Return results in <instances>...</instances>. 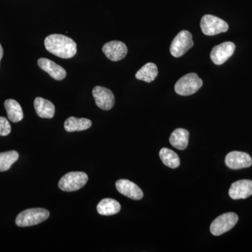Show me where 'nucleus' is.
Returning a JSON list of instances; mask_svg holds the SVG:
<instances>
[{
    "instance_id": "nucleus-18",
    "label": "nucleus",
    "mask_w": 252,
    "mask_h": 252,
    "mask_svg": "<svg viewBox=\"0 0 252 252\" xmlns=\"http://www.w3.org/2000/svg\"><path fill=\"white\" fill-rule=\"evenodd\" d=\"M91 126L92 122L89 119L73 117L68 118L64 124V129L69 132L87 130Z\"/></svg>"
},
{
    "instance_id": "nucleus-16",
    "label": "nucleus",
    "mask_w": 252,
    "mask_h": 252,
    "mask_svg": "<svg viewBox=\"0 0 252 252\" xmlns=\"http://www.w3.org/2000/svg\"><path fill=\"white\" fill-rule=\"evenodd\" d=\"M189 132L184 128L174 130L170 137V142L172 147L179 150H185L188 147Z\"/></svg>"
},
{
    "instance_id": "nucleus-17",
    "label": "nucleus",
    "mask_w": 252,
    "mask_h": 252,
    "mask_svg": "<svg viewBox=\"0 0 252 252\" xmlns=\"http://www.w3.org/2000/svg\"><path fill=\"white\" fill-rule=\"evenodd\" d=\"M121 205L117 200L112 198L102 199L97 206V211L103 216H111L119 213Z\"/></svg>"
},
{
    "instance_id": "nucleus-14",
    "label": "nucleus",
    "mask_w": 252,
    "mask_h": 252,
    "mask_svg": "<svg viewBox=\"0 0 252 252\" xmlns=\"http://www.w3.org/2000/svg\"><path fill=\"white\" fill-rule=\"evenodd\" d=\"M38 65L44 72L48 73L53 79L57 81L64 79L67 76V72L64 68L53 62L51 60L41 58L38 60Z\"/></svg>"
},
{
    "instance_id": "nucleus-1",
    "label": "nucleus",
    "mask_w": 252,
    "mask_h": 252,
    "mask_svg": "<svg viewBox=\"0 0 252 252\" xmlns=\"http://www.w3.org/2000/svg\"><path fill=\"white\" fill-rule=\"evenodd\" d=\"M44 45L49 52L61 59H71L77 54L75 41L63 34H50L44 40Z\"/></svg>"
},
{
    "instance_id": "nucleus-15",
    "label": "nucleus",
    "mask_w": 252,
    "mask_h": 252,
    "mask_svg": "<svg viewBox=\"0 0 252 252\" xmlns=\"http://www.w3.org/2000/svg\"><path fill=\"white\" fill-rule=\"evenodd\" d=\"M36 114L44 119H51L55 115V106L52 102L42 97H36L34 101Z\"/></svg>"
},
{
    "instance_id": "nucleus-12",
    "label": "nucleus",
    "mask_w": 252,
    "mask_h": 252,
    "mask_svg": "<svg viewBox=\"0 0 252 252\" xmlns=\"http://www.w3.org/2000/svg\"><path fill=\"white\" fill-rule=\"evenodd\" d=\"M228 194L233 200L249 198L252 195V181L243 180L233 182L230 186Z\"/></svg>"
},
{
    "instance_id": "nucleus-23",
    "label": "nucleus",
    "mask_w": 252,
    "mask_h": 252,
    "mask_svg": "<svg viewBox=\"0 0 252 252\" xmlns=\"http://www.w3.org/2000/svg\"><path fill=\"white\" fill-rule=\"evenodd\" d=\"M11 131V125L8 119L0 117V136H7Z\"/></svg>"
},
{
    "instance_id": "nucleus-2",
    "label": "nucleus",
    "mask_w": 252,
    "mask_h": 252,
    "mask_svg": "<svg viewBox=\"0 0 252 252\" xmlns=\"http://www.w3.org/2000/svg\"><path fill=\"white\" fill-rule=\"evenodd\" d=\"M49 212L44 208H32L21 212L16 219V224L19 227L35 225L47 220Z\"/></svg>"
},
{
    "instance_id": "nucleus-22",
    "label": "nucleus",
    "mask_w": 252,
    "mask_h": 252,
    "mask_svg": "<svg viewBox=\"0 0 252 252\" xmlns=\"http://www.w3.org/2000/svg\"><path fill=\"white\" fill-rule=\"evenodd\" d=\"M19 154L16 151L0 153V172H4L9 170L11 165L17 161Z\"/></svg>"
},
{
    "instance_id": "nucleus-10",
    "label": "nucleus",
    "mask_w": 252,
    "mask_h": 252,
    "mask_svg": "<svg viewBox=\"0 0 252 252\" xmlns=\"http://www.w3.org/2000/svg\"><path fill=\"white\" fill-rule=\"evenodd\" d=\"M225 162L227 167L232 170H240L251 166L252 158L248 154L235 151L227 154Z\"/></svg>"
},
{
    "instance_id": "nucleus-24",
    "label": "nucleus",
    "mask_w": 252,
    "mask_h": 252,
    "mask_svg": "<svg viewBox=\"0 0 252 252\" xmlns=\"http://www.w3.org/2000/svg\"><path fill=\"white\" fill-rule=\"evenodd\" d=\"M3 54H4V51H3L2 46L0 44V61L2 59Z\"/></svg>"
},
{
    "instance_id": "nucleus-13",
    "label": "nucleus",
    "mask_w": 252,
    "mask_h": 252,
    "mask_svg": "<svg viewBox=\"0 0 252 252\" xmlns=\"http://www.w3.org/2000/svg\"><path fill=\"white\" fill-rule=\"evenodd\" d=\"M116 187L119 193L132 200H141L143 191L137 185L127 180H120L116 182Z\"/></svg>"
},
{
    "instance_id": "nucleus-4",
    "label": "nucleus",
    "mask_w": 252,
    "mask_h": 252,
    "mask_svg": "<svg viewBox=\"0 0 252 252\" xmlns=\"http://www.w3.org/2000/svg\"><path fill=\"white\" fill-rule=\"evenodd\" d=\"M89 180L87 174L83 172H71L63 176L59 181V188L64 191H75L84 187Z\"/></svg>"
},
{
    "instance_id": "nucleus-3",
    "label": "nucleus",
    "mask_w": 252,
    "mask_h": 252,
    "mask_svg": "<svg viewBox=\"0 0 252 252\" xmlns=\"http://www.w3.org/2000/svg\"><path fill=\"white\" fill-rule=\"evenodd\" d=\"M203 80L195 73H189L180 78L175 84V91L177 94L188 96L195 94L203 86Z\"/></svg>"
},
{
    "instance_id": "nucleus-9",
    "label": "nucleus",
    "mask_w": 252,
    "mask_h": 252,
    "mask_svg": "<svg viewBox=\"0 0 252 252\" xmlns=\"http://www.w3.org/2000/svg\"><path fill=\"white\" fill-rule=\"evenodd\" d=\"M235 50L234 43L226 41L212 49L210 58L213 63L217 65L223 64L229 58L233 56Z\"/></svg>"
},
{
    "instance_id": "nucleus-21",
    "label": "nucleus",
    "mask_w": 252,
    "mask_h": 252,
    "mask_svg": "<svg viewBox=\"0 0 252 252\" xmlns=\"http://www.w3.org/2000/svg\"><path fill=\"white\" fill-rule=\"evenodd\" d=\"M160 159L162 162L165 164L166 166L170 168L175 169L180 166V159L177 154L171 149L167 148H162L160 149Z\"/></svg>"
},
{
    "instance_id": "nucleus-6",
    "label": "nucleus",
    "mask_w": 252,
    "mask_h": 252,
    "mask_svg": "<svg viewBox=\"0 0 252 252\" xmlns=\"http://www.w3.org/2000/svg\"><path fill=\"white\" fill-rule=\"evenodd\" d=\"M202 32L207 36L216 35L228 31V23L212 15H205L200 21Z\"/></svg>"
},
{
    "instance_id": "nucleus-7",
    "label": "nucleus",
    "mask_w": 252,
    "mask_h": 252,
    "mask_svg": "<svg viewBox=\"0 0 252 252\" xmlns=\"http://www.w3.org/2000/svg\"><path fill=\"white\" fill-rule=\"evenodd\" d=\"M193 46V36L187 31H181L172 41L170 46V53L175 58L184 56Z\"/></svg>"
},
{
    "instance_id": "nucleus-11",
    "label": "nucleus",
    "mask_w": 252,
    "mask_h": 252,
    "mask_svg": "<svg viewBox=\"0 0 252 252\" xmlns=\"http://www.w3.org/2000/svg\"><path fill=\"white\" fill-rule=\"evenodd\" d=\"M102 51L107 59L114 62L124 59L127 54V46L120 41H109L104 44Z\"/></svg>"
},
{
    "instance_id": "nucleus-8",
    "label": "nucleus",
    "mask_w": 252,
    "mask_h": 252,
    "mask_svg": "<svg viewBox=\"0 0 252 252\" xmlns=\"http://www.w3.org/2000/svg\"><path fill=\"white\" fill-rule=\"evenodd\" d=\"M93 95L97 107L102 110H110L115 104L114 94L107 88L95 86L93 90Z\"/></svg>"
},
{
    "instance_id": "nucleus-20",
    "label": "nucleus",
    "mask_w": 252,
    "mask_h": 252,
    "mask_svg": "<svg viewBox=\"0 0 252 252\" xmlns=\"http://www.w3.org/2000/svg\"><path fill=\"white\" fill-rule=\"evenodd\" d=\"M158 74L157 64L153 63H149L144 64L143 67L139 69L136 73V79L144 81L145 82L151 83L155 80Z\"/></svg>"
},
{
    "instance_id": "nucleus-5",
    "label": "nucleus",
    "mask_w": 252,
    "mask_h": 252,
    "mask_svg": "<svg viewBox=\"0 0 252 252\" xmlns=\"http://www.w3.org/2000/svg\"><path fill=\"white\" fill-rule=\"evenodd\" d=\"M238 216L234 212H227L217 217L210 225L212 234L219 236L231 230L238 221Z\"/></svg>"
},
{
    "instance_id": "nucleus-19",
    "label": "nucleus",
    "mask_w": 252,
    "mask_h": 252,
    "mask_svg": "<svg viewBox=\"0 0 252 252\" xmlns=\"http://www.w3.org/2000/svg\"><path fill=\"white\" fill-rule=\"evenodd\" d=\"M4 107L7 112L8 119L13 123H18L23 119V109L17 101L13 99H6Z\"/></svg>"
}]
</instances>
